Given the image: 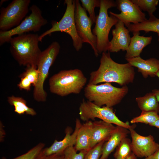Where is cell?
<instances>
[{
	"mask_svg": "<svg viewBox=\"0 0 159 159\" xmlns=\"http://www.w3.org/2000/svg\"><path fill=\"white\" fill-rule=\"evenodd\" d=\"M135 75L133 67L129 63H118L112 59L109 52H103L100 59L99 67L96 70L90 73L87 84L115 82L124 86L132 83Z\"/></svg>",
	"mask_w": 159,
	"mask_h": 159,
	"instance_id": "6da1fadb",
	"label": "cell"
},
{
	"mask_svg": "<svg viewBox=\"0 0 159 159\" xmlns=\"http://www.w3.org/2000/svg\"><path fill=\"white\" fill-rule=\"evenodd\" d=\"M39 37L37 34L24 33L11 38L10 51L20 65L37 66L42 52L38 45Z\"/></svg>",
	"mask_w": 159,
	"mask_h": 159,
	"instance_id": "7a4b0ae2",
	"label": "cell"
},
{
	"mask_svg": "<svg viewBox=\"0 0 159 159\" xmlns=\"http://www.w3.org/2000/svg\"><path fill=\"white\" fill-rule=\"evenodd\" d=\"M87 81L80 69L62 70L49 78V90L52 93L62 97L71 94H79Z\"/></svg>",
	"mask_w": 159,
	"mask_h": 159,
	"instance_id": "3957f363",
	"label": "cell"
},
{
	"mask_svg": "<svg viewBox=\"0 0 159 159\" xmlns=\"http://www.w3.org/2000/svg\"><path fill=\"white\" fill-rule=\"evenodd\" d=\"M116 6L115 2L113 0H100L99 13L96 16L95 26L92 30L97 39V49L99 54L109 51V33L111 28L119 20L113 15H110L109 16L108 10Z\"/></svg>",
	"mask_w": 159,
	"mask_h": 159,
	"instance_id": "277c9868",
	"label": "cell"
},
{
	"mask_svg": "<svg viewBox=\"0 0 159 159\" xmlns=\"http://www.w3.org/2000/svg\"><path fill=\"white\" fill-rule=\"evenodd\" d=\"M128 90L126 85L118 88L110 82L98 85L87 84L84 89V95L87 100L99 106L112 107L121 102Z\"/></svg>",
	"mask_w": 159,
	"mask_h": 159,
	"instance_id": "5b68a950",
	"label": "cell"
},
{
	"mask_svg": "<svg viewBox=\"0 0 159 159\" xmlns=\"http://www.w3.org/2000/svg\"><path fill=\"white\" fill-rule=\"evenodd\" d=\"M60 48L59 43L54 41L42 51L37 64L39 74L38 80L34 87L33 94L34 99L37 102H44L46 100L47 95L44 89V83L49 75L50 68L59 53Z\"/></svg>",
	"mask_w": 159,
	"mask_h": 159,
	"instance_id": "8992f818",
	"label": "cell"
},
{
	"mask_svg": "<svg viewBox=\"0 0 159 159\" xmlns=\"http://www.w3.org/2000/svg\"><path fill=\"white\" fill-rule=\"evenodd\" d=\"M64 3L66 5L65 12L61 19L58 22L52 21V27L39 36L40 42L46 36L57 32H65L71 37L73 46L77 51L82 47L83 42L78 36L76 28L74 13L76 0H65Z\"/></svg>",
	"mask_w": 159,
	"mask_h": 159,
	"instance_id": "52a82bcc",
	"label": "cell"
},
{
	"mask_svg": "<svg viewBox=\"0 0 159 159\" xmlns=\"http://www.w3.org/2000/svg\"><path fill=\"white\" fill-rule=\"evenodd\" d=\"M80 119L84 121L95 120L98 118L106 122L128 129L133 127L128 122H124L116 116L112 107L99 106L93 102L83 99L79 107Z\"/></svg>",
	"mask_w": 159,
	"mask_h": 159,
	"instance_id": "ba28073f",
	"label": "cell"
},
{
	"mask_svg": "<svg viewBox=\"0 0 159 159\" xmlns=\"http://www.w3.org/2000/svg\"><path fill=\"white\" fill-rule=\"evenodd\" d=\"M31 13L18 26L6 31H0V45L9 42L15 35H19L29 32L39 31L41 27L46 25L47 21L42 16L41 11L36 5L33 4L30 8Z\"/></svg>",
	"mask_w": 159,
	"mask_h": 159,
	"instance_id": "9c48e42d",
	"label": "cell"
},
{
	"mask_svg": "<svg viewBox=\"0 0 159 159\" xmlns=\"http://www.w3.org/2000/svg\"><path fill=\"white\" fill-rule=\"evenodd\" d=\"M30 0H14L0 10V30L6 31L19 25L29 11Z\"/></svg>",
	"mask_w": 159,
	"mask_h": 159,
	"instance_id": "30bf717a",
	"label": "cell"
},
{
	"mask_svg": "<svg viewBox=\"0 0 159 159\" xmlns=\"http://www.w3.org/2000/svg\"><path fill=\"white\" fill-rule=\"evenodd\" d=\"M74 19L78 36L83 43H87L90 45L95 56L97 57L99 54L97 49V39L92 31V21L78 0H76Z\"/></svg>",
	"mask_w": 159,
	"mask_h": 159,
	"instance_id": "8fae6325",
	"label": "cell"
},
{
	"mask_svg": "<svg viewBox=\"0 0 159 159\" xmlns=\"http://www.w3.org/2000/svg\"><path fill=\"white\" fill-rule=\"evenodd\" d=\"M115 2L117 9L121 13L117 14L110 11V14L123 22L127 27L131 23L136 24L147 20L145 14L131 0H117Z\"/></svg>",
	"mask_w": 159,
	"mask_h": 159,
	"instance_id": "7c38bea8",
	"label": "cell"
},
{
	"mask_svg": "<svg viewBox=\"0 0 159 159\" xmlns=\"http://www.w3.org/2000/svg\"><path fill=\"white\" fill-rule=\"evenodd\" d=\"M135 126L129 129L132 139V153L137 157L145 158L155 152L159 148L153 135L143 136L138 133L134 130Z\"/></svg>",
	"mask_w": 159,
	"mask_h": 159,
	"instance_id": "4fadbf2b",
	"label": "cell"
},
{
	"mask_svg": "<svg viewBox=\"0 0 159 159\" xmlns=\"http://www.w3.org/2000/svg\"><path fill=\"white\" fill-rule=\"evenodd\" d=\"M80 120L77 119L76 120L75 128L72 133L70 127L65 129V135L62 140H55L49 147L43 149L39 155V156H47L55 154H63L64 150L68 147L74 146L75 144L78 130L81 125Z\"/></svg>",
	"mask_w": 159,
	"mask_h": 159,
	"instance_id": "5bb4252c",
	"label": "cell"
},
{
	"mask_svg": "<svg viewBox=\"0 0 159 159\" xmlns=\"http://www.w3.org/2000/svg\"><path fill=\"white\" fill-rule=\"evenodd\" d=\"M124 25L123 22L119 20L112 30V38L110 41V52H117L120 50L126 51L128 49L131 37L130 32Z\"/></svg>",
	"mask_w": 159,
	"mask_h": 159,
	"instance_id": "9a60e30c",
	"label": "cell"
},
{
	"mask_svg": "<svg viewBox=\"0 0 159 159\" xmlns=\"http://www.w3.org/2000/svg\"><path fill=\"white\" fill-rule=\"evenodd\" d=\"M125 59L131 66L137 68L138 72L145 78L155 77L159 69V60L155 58L144 60L140 56Z\"/></svg>",
	"mask_w": 159,
	"mask_h": 159,
	"instance_id": "2e32d148",
	"label": "cell"
},
{
	"mask_svg": "<svg viewBox=\"0 0 159 159\" xmlns=\"http://www.w3.org/2000/svg\"><path fill=\"white\" fill-rule=\"evenodd\" d=\"M116 128L113 124L102 120L92 122L91 148L100 142L108 140Z\"/></svg>",
	"mask_w": 159,
	"mask_h": 159,
	"instance_id": "e0dca14e",
	"label": "cell"
},
{
	"mask_svg": "<svg viewBox=\"0 0 159 159\" xmlns=\"http://www.w3.org/2000/svg\"><path fill=\"white\" fill-rule=\"evenodd\" d=\"M130 134L129 130L118 126L112 133L109 139L104 143L102 155L100 159H107L110 154L119 145L122 140Z\"/></svg>",
	"mask_w": 159,
	"mask_h": 159,
	"instance_id": "ac0fdd59",
	"label": "cell"
},
{
	"mask_svg": "<svg viewBox=\"0 0 159 159\" xmlns=\"http://www.w3.org/2000/svg\"><path fill=\"white\" fill-rule=\"evenodd\" d=\"M128 49L126 51L125 58H130L140 56L143 49L150 44L153 38L152 36L145 37L140 35V32L132 33Z\"/></svg>",
	"mask_w": 159,
	"mask_h": 159,
	"instance_id": "d6986e66",
	"label": "cell"
},
{
	"mask_svg": "<svg viewBox=\"0 0 159 159\" xmlns=\"http://www.w3.org/2000/svg\"><path fill=\"white\" fill-rule=\"evenodd\" d=\"M92 127V122L89 120L81 125L77 134L74 148L77 151L88 150L91 148V142Z\"/></svg>",
	"mask_w": 159,
	"mask_h": 159,
	"instance_id": "ffe728a7",
	"label": "cell"
},
{
	"mask_svg": "<svg viewBox=\"0 0 159 159\" xmlns=\"http://www.w3.org/2000/svg\"><path fill=\"white\" fill-rule=\"evenodd\" d=\"M127 29L130 32L132 33L141 31H144L145 33L150 32H156L159 42V19L154 15L149 16L148 19L142 23L136 24H130Z\"/></svg>",
	"mask_w": 159,
	"mask_h": 159,
	"instance_id": "44dd1931",
	"label": "cell"
},
{
	"mask_svg": "<svg viewBox=\"0 0 159 159\" xmlns=\"http://www.w3.org/2000/svg\"><path fill=\"white\" fill-rule=\"evenodd\" d=\"M135 100L142 111H154L159 114V102L152 92L147 93L143 96L136 97Z\"/></svg>",
	"mask_w": 159,
	"mask_h": 159,
	"instance_id": "7402d4cb",
	"label": "cell"
},
{
	"mask_svg": "<svg viewBox=\"0 0 159 159\" xmlns=\"http://www.w3.org/2000/svg\"><path fill=\"white\" fill-rule=\"evenodd\" d=\"M8 101L10 105L14 106V112L19 115L25 113L34 116L36 114V112L33 108L27 105L26 101L22 97L12 95L8 97Z\"/></svg>",
	"mask_w": 159,
	"mask_h": 159,
	"instance_id": "603a6c76",
	"label": "cell"
},
{
	"mask_svg": "<svg viewBox=\"0 0 159 159\" xmlns=\"http://www.w3.org/2000/svg\"><path fill=\"white\" fill-rule=\"evenodd\" d=\"M131 141L127 137L124 138L116 148L114 159H125L132 153Z\"/></svg>",
	"mask_w": 159,
	"mask_h": 159,
	"instance_id": "cb8c5ba5",
	"label": "cell"
},
{
	"mask_svg": "<svg viewBox=\"0 0 159 159\" xmlns=\"http://www.w3.org/2000/svg\"><path fill=\"white\" fill-rule=\"evenodd\" d=\"M159 119V115L154 111L143 112L138 116L134 117L130 120L132 124L141 123L149 125Z\"/></svg>",
	"mask_w": 159,
	"mask_h": 159,
	"instance_id": "d4e9b609",
	"label": "cell"
},
{
	"mask_svg": "<svg viewBox=\"0 0 159 159\" xmlns=\"http://www.w3.org/2000/svg\"><path fill=\"white\" fill-rule=\"evenodd\" d=\"M137 5L141 10L147 12L149 16L153 15V13L157 9L158 0H131Z\"/></svg>",
	"mask_w": 159,
	"mask_h": 159,
	"instance_id": "484cf974",
	"label": "cell"
},
{
	"mask_svg": "<svg viewBox=\"0 0 159 159\" xmlns=\"http://www.w3.org/2000/svg\"><path fill=\"white\" fill-rule=\"evenodd\" d=\"M82 6L88 12L92 24L95 23L96 16L95 15V7H100V0H80Z\"/></svg>",
	"mask_w": 159,
	"mask_h": 159,
	"instance_id": "4316f807",
	"label": "cell"
},
{
	"mask_svg": "<svg viewBox=\"0 0 159 159\" xmlns=\"http://www.w3.org/2000/svg\"><path fill=\"white\" fill-rule=\"evenodd\" d=\"M39 72L37 66L26 67L25 71L19 76V77H26L34 87L37 85L39 79Z\"/></svg>",
	"mask_w": 159,
	"mask_h": 159,
	"instance_id": "83f0119b",
	"label": "cell"
},
{
	"mask_svg": "<svg viewBox=\"0 0 159 159\" xmlns=\"http://www.w3.org/2000/svg\"><path fill=\"white\" fill-rule=\"evenodd\" d=\"M87 150H82L77 153L74 146L67 148L63 153V159H84Z\"/></svg>",
	"mask_w": 159,
	"mask_h": 159,
	"instance_id": "f1b7e54d",
	"label": "cell"
},
{
	"mask_svg": "<svg viewBox=\"0 0 159 159\" xmlns=\"http://www.w3.org/2000/svg\"><path fill=\"white\" fill-rule=\"evenodd\" d=\"M44 144L40 143L26 153L12 159H36L43 149Z\"/></svg>",
	"mask_w": 159,
	"mask_h": 159,
	"instance_id": "f546056e",
	"label": "cell"
},
{
	"mask_svg": "<svg viewBox=\"0 0 159 159\" xmlns=\"http://www.w3.org/2000/svg\"><path fill=\"white\" fill-rule=\"evenodd\" d=\"M105 142H100L88 150L84 159H100L102 154L103 146Z\"/></svg>",
	"mask_w": 159,
	"mask_h": 159,
	"instance_id": "4dcf8cb0",
	"label": "cell"
},
{
	"mask_svg": "<svg viewBox=\"0 0 159 159\" xmlns=\"http://www.w3.org/2000/svg\"><path fill=\"white\" fill-rule=\"evenodd\" d=\"M21 80L17 85V86L21 90H24L27 91H30L32 84L30 81L26 77H21Z\"/></svg>",
	"mask_w": 159,
	"mask_h": 159,
	"instance_id": "1f68e13d",
	"label": "cell"
},
{
	"mask_svg": "<svg viewBox=\"0 0 159 159\" xmlns=\"http://www.w3.org/2000/svg\"><path fill=\"white\" fill-rule=\"evenodd\" d=\"M63 154H55L47 156H39L36 159H63Z\"/></svg>",
	"mask_w": 159,
	"mask_h": 159,
	"instance_id": "d6a6232c",
	"label": "cell"
},
{
	"mask_svg": "<svg viewBox=\"0 0 159 159\" xmlns=\"http://www.w3.org/2000/svg\"><path fill=\"white\" fill-rule=\"evenodd\" d=\"M143 159H159V148L153 154Z\"/></svg>",
	"mask_w": 159,
	"mask_h": 159,
	"instance_id": "836d02e7",
	"label": "cell"
},
{
	"mask_svg": "<svg viewBox=\"0 0 159 159\" xmlns=\"http://www.w3.org/2000/svg\"><path fill=\"white\" fill-rule=\"evenodd\" d=\"M152 92L155 96L158 102H159V90L155 89L152 91Z\"/></svg>",
	"mask_w": 159,
	"mask_h": 159,
	"instance_id": "e575fe53",
	"label": "cell"
},
{
	"mask_svg": "<svg viewBox=\"0 0 159 159\" xmlns=\"http://www.w3.org/2000/svg\"><path fill=\"white\" fill-rule=\"evenodd\" d=\"M150 126L154 127L159 128V119L157 120L153 123L150 125Z\"/></svg>",
	"mask_w": 159,
	"mask_h": 159,
	"instance_id": "d590c367",
	"label": "cell"
},
{
	"mask_svg": "<svg viewBox=\"0 0 159 159\" xmlns=\"http://www.w3.org/2000/svg\"><path fill=\"white\" fill-rule=\"evenodd\" d=\"M137 158L136 156L132 153L129 157L125 159H137Z\"/></svg>",
	"mask_w": 159,
	"mask_h": 159,
	"instance_id": "8d00e7d4",
	"label": "cell"
},
{
	"mask_svg": "<svg viewBox=\"0 0 159 159\" xmlns=\"http://www.w3.org/2000/svg\"><path fill=\"white\" fill-rule=\"evenodd\" d=\"M156 76L158 77L159 78V69L156 73Z\"/></svg>",
	"mask_w": 159,
	"mask_h": 159,
	"instance_id": "74e56055",
	"label": "cell"
},
{
	"mask_svg": "<svg viewBox=\"0 0 159 159\" xmlns=\"http://www.w3.org/2000/svg\"><path fill=\"white\" fill-rule=\"evenodd\" d=\"M6 1V0H1L0 2V6H1V5H2V4L3 3V2H4V1Z\"/></svg>",
	"mask_w": 159,
	"mask_h": 159,
	"instance_id": "f35d334b",
	"label": "cell"
},
{
	"mask_svg": "<svg viewBox=\"0 0 159 159\" xmlns=\"http://www.w3.org/2000/svg\"><path fill=\"white\" fill-rule=\"evenodd\" d=\"M1 159H6V158L4 157H3Z\"/></svg>",
	"mask_w": 159,
	"mask_h": 159,
	"instance_id": "ab89813d",
	"label": "cell"
}]
</instances>
